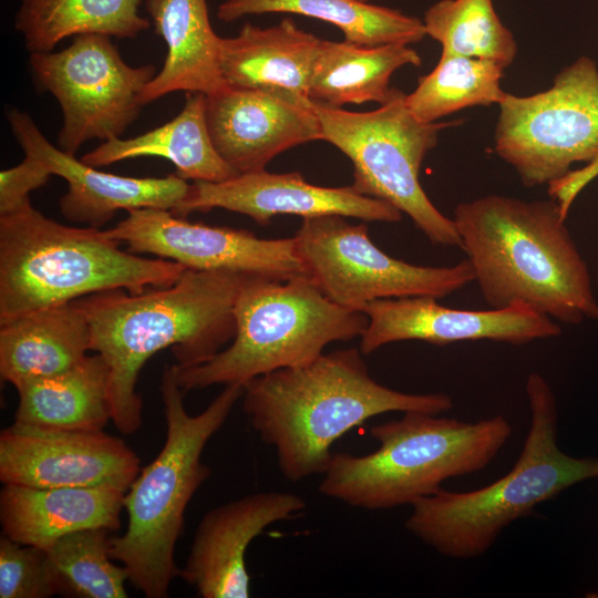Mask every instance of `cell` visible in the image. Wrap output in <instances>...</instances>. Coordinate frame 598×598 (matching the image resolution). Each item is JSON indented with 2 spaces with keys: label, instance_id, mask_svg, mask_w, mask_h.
I'll return each instance as SVG.
<instances>
[{
  "label": "cell",
  "instance_id": "6da1fadb",
  "mask_svg": "<svg viewBox=\"0 0 598 598\" xmlns=\"http://www.w3.org/2000/svg\"><path fill=\"white\" fill-rule=\"evenodd\" d=\"M249 276L186 269L167 287L140 293L112 289L74 300L90 326L91 351L110 368L112 422L121 433L142 425L136 383L152 355L171 347L178 368L194 367L234 339V308Z\"/></svg>",
  "mask_w": 598,
  "mask_h": 598
},
{
  "label": "cell",
  "instance_id": "7a4b0ae2",
  "mask_svg": "<svg viewBox=\"0 0 598 598\" xmlns=\"http://www.w3.org/2000/svg\"><path fill=\"white\" fill-rule=\"evenodd\" d=\"M452 219L489 308L523 305L574 326L598 321L588 266L555 199L487 195L458 204Z\"/></svg>",
  "mask_w": 598,
  "mask_h": 598
},
{
  "label": "cell",
  "instance_id": "3957f363",
  "mask_svg": "<svg viewBox=\"0 0 598 598\" xmlns=\"http://www.w3.org/2000/svg\"><path fill=\"white\" fill-rule=\"evenodd\" d=\"M362 355L355 348L323 352L306 365L275 370L244 385L243 409L260 440L275 448L286 480L323 474L331 445L373 416L453 409L448 394L405 393L380 384Z\"/></svg>",
  "mask_w": 598,
  "mask_h": 598
},
{
  "label": "cell",
  "instance_id": "277c9868",
  "mask_svg": "<svg viewBox=\"0 0 598 598\" xmlns=\"http://www.w3.org/2000/svg\"><path fill=\"white\" fill-rule=\"evenodd\" d=\"M120 245L105 230L48 218L31 202L0 216V323L101 291L167 287L187 269Z\"/></svg>",
  "mask_w": 598,
  "mask_h": 598
},
{
  "label": "cell",
  "instance_id": "5b68a950",
  "mask_svg": "<svg viewBox=\"0 0 598 598\" xmlns=\"http://www.w3.org/2000/svg\"><path fill=\"white\" fill-rule=\"evenodd\" d=\"M529 429L512 470L468 492L442 488L412 505L405 528L439 554L454 559L483 556L515 520L566 488L598 478V458L574 457L558 446V408L545 378L526 381Z\"/></svg>",
  "mask_w": 598,
  "mask_h": 598
},
{
  "label": "cell",
  "instance_id": "8992f818",
  "mask_svg": "<svg viewBox=\"0 0 598 598\" xmlns=\"http://www.w3.org/2000/svg\"><path fill=\"white\" fill-rule=\"evenodd\" d=\"M184 391L175 364L165 367L161 394L166 440L158 455L140 471L125 492L127 527L112 537L111 556L126 569L128 581L147 598H165L179 575L175 546L184 528L186 507L209 477L202 454L210 437L224 425L244 386L227 384L199 414L184 405Z\"/></svg>",
  "mask_w": 598,
  "mask_h": 598
},
{
  "label": "cell",
  "instance_id": "52a82bcc",
  "mask_svg": "<svg viewBox=\"0 0 598 598\" xmlns=\"http://www.w3.org/2000/svg\"><path fill=\"white\" fill-rule=\"evenodd\" d=\"M512 432L502 414L471 423L404 412L398 420L370 429L379 443L375 451L361 456L333 453L318 489L368 511L412 506L441 491L445 481L487 467Z\"/></svg>",
  "mask_w": 598,
  "mask_h": 598
},
{
  "label": "cell",
  "instance_id": "ba28073f",
  "mask_svg": "<svg viewBox=\"0 0 598 598\" xmlns=\"http://www.w3.org/2000/svg\"><path fill=\"white\" fill-rule=\"evenodd\" d=\"M234 315L236 332L226 349L198 365L175 364L184 392L215 384L244 386L268 372L306 365L328 344L361 337L369 321L364 312L330 300L308 276H249Z\"/></svg>",
  "mask_w": 598,
  "mask_h": 598
},
{
  "label": "cell",
  "instance_id": "9c48e42d",
  "mask_svg": "<svg viewBox=\"0 0 598 598\" xmlns=\"http://www.w3.org/2000/svg\"><path fill=\"white\" fill-rule=\"evenodd\" d=\"M322 140L353 165L352 186L406 214L434 245L460 247L454 220L443 215L420 185L425 155L451 122L423 123L405 105V94L392 87L389 100L369 112H350L313 102Z\"/></svg>",
  "mask_w": 598,
  "mask_h": 598
},
{
  "label": "cell",
  "instance_id": "30bf717a",
  "mask_svg": "<svg viewBox=\"0 0 598 598\" xmlns=\"http://www.w3.org/2000/svg\"><path fill=\"white\" fill-rule=\"evenodd\" d=\"M498 105L494 150L525 186L558 181L598 152V68L588 56L564 68L550 89L506 93Z\"/></svg>",
  "mask_w": 598,
  "mask_h": 598
},
{
  "label": "cell",
  "instance_id": "8fae6325",
  "mask_svg": "<svg viewBox=\"0 0 598 598\" xmlns=\"http://www.w3.org/2000/svg\"><path fill=\"white\" fill-rule=\"evenodd\" d=\"M340 215L302 218L295 240L306 274L333 302L361 311L371 301L429 296L436 299L474 281L471 264L431 267L395 259L370 238L365 224Z\"/></svg>",
  "mask_w": 598,
  "mask_h": 598
},
{
  "label": "cell",
  "instance_id": "7c38bea8",
  "mask_svg": "<svg viewBox=\"0 0 598 598\" xmlns=\"http://www.w3.org/2000/svg\"><path fill=\"white\" fill-rule=\"evenodd\" d=\"M37 84L59 102L58 147L74 155L90 140L118 138L140 115V97L157 74L153 64L128 65L110 37L80 34L59 52L30 53Z\"/></svg>",
  "mask_w": 598,
  "mask_h": 598
},
{
  "label": "cell",
  "instance_id": "4fadbf2b",
  "mask_svg": "<svg viewBox=\"0 0 598 598\" xmlns=\"http://www.w3.org/2000/svg\"><path fill=\"white\" fill-rule=\"evenodd\" d=\"M105 231L133 254L155 255L187 269L279 280L307 276L295 237L260 238L245 229L190 223L158 208L128 210L125 219Z\"/></svg>",
  "mask_w": 598,
  "mask_h": 598
},
{
  "label": "cell",
  "instance_id": "5bb4252c",
  "mask_svg": "<svg viewBox=\"0 0 598 598\" xmlns=\"http://www.w3.org/2000/svg\"><path fill=\"white\" fill-rule=\"evenodd\" d=\"M140 457L102 431H75L13 422L0 433V481L31 487H109L126 492Z\"/></svg>",
  "mask_w": 598,
  "mask_h": 598
},
{
  "label": "cell",
  "instance_id": "9a60e30c",
  "mask_svg": "<svg viewBox=\"0 0 598 598\" xmlns=\"http://www.w3.org/2000/svg\"><path fill=\"white\" fill-rule=\"evenodd\" d=\"M361 311L369 320L360 337L359 350L363 355L405 340L435 346L474 340L520 346L561 332L555 320L523 305L463 310L444 307L434 297L414 296L374 300Z\"/></svg>",
  "mask_w": 598,
  "mask_h": 598
},
{
  "label": "cell",
  "instance_id": "2e32d148",
  "mask_svg": "<svg viewBox=\"0 0 598 598\" xmlns=\"http://www.w3.org/2000/svg\"><path fill=\"white\" fill-rule=\"evenodd\" d=\"M213 208L239 213L259 225L277 215L302 218L340 215L365 221L396 223L402 213L393 205L359 193L352 185L323 187L308 183L299 172L269 173L266 169L243 173L228 181H195L187 196L171 212L186 218L194 212Z\"/></svg>",
  "mask_w": 598,
  "mask_h": 598
},
{
  "label": "cell",
  "instance_id": "e0dca14e",
  "mask_svg": "<svg viewBox=\"0 0 598 598\" xmlns=\"http://www.w3.org/2000/svg\"><path fill=\"white\" fill-rule=\"evenodd\" d=\"M205 112L217 152L239 174L265 169L278 154L322 140L313 102L287 91L227 85L206 95Z\"/></svg>",
  "mask_w": 598,
  "mask_h": 598
},
{
  "label": "cell",
  "instance_id": "ac0fdd59",
  "mask_svg": "<svg viewBox=\"0 0 598 598\" xmlns=\"http://www.w3.org/2000/svg\"><path fill=\"white\" fill-rule=\"evenodd\" d=\"M7 118L24 154L66 181L68 190L59 207L70 221L101 229L120 209L173 212L189 192L190 184L176 174L140 178L99 171L51 144L28 113L11 109Z\"/></svg>",
  "mask_w": 598,
  "mask_h": 598
},
{
  "label": "cell",
  "instance_id": "d6986e66",
  "mask_svg": "<svg viewBox=\"0 0 598 598\" xmlns=\"http://www.w3.org/2000/svg\"><path fill=\"white\" fill-rule=\"evenodd\" d=\"M306 506V501L296 493L268 491L210 509L198 524L179 576L202 598H248L249 544L265 528L296 517Z\"/></svg>",
  "mask_w": 598,
  "mask_h": 598
},
{
  "label": "cell",
  "instance_id": "ffe728a7",
  "mask_svg": "<svg viewBox=\"0 0 598 598\" xmlns=\"http://www.w3.org/2000/svg\"><path fill=\"white\" fill-rule=\"evenodd\" d=\"M125 492L109 487H31L4 484L0 522L8 538L42 549L87 528L116 532Z\"/></svg>",
  "mask_w": 598,
  "mask_h": 598
},
{
  "label": "cell",
  "instance_id": "44dd1931",
  "mask_svg": "<svg viewBox=\"0 0 598 598\" xmlns=\"http://www.w3.org/2000/svg\"><path fill=\"white\" fill-rule=\"evenodd\" d=\"M155 33L167 45L163 68L146 85L144 106L173 92L210 95L227 86L219 66V39L206 0H144Z\"/></svg>",
  "mask_w": 598,
  "mask_h": 598
},
{
  "label": "cell",
  "instance_id": "7402d4cb",
  "mask_svg": "<svg viewBox=\"0 0 598 598\" xmlns=\"http://www.w3.org/2000/svg\"><path fill=\"white\" fill-rule=\"evenodd\" d=\"M320 40L290 18L268 28L246 23L236 37L219 39L221 75L230 86L281 90L309 99Z\"/></svg>",
  "mask_w": 598,
  "mask_h": 598
},
{
  "label": "cell",
  "instance_id": "603a6c76",
  "mask_svg": "<svg viewBox=\"0 0 598 598\" xmlns=\"http://www.w3.org/2000/svg\"><path fill=\"white\" fill-rule=\"evenodd\" d=\"M87 351L90 326L74 301L0 323V374L16 388L73 368Z\"/></svg>",
  "mask_w": 598,
  "mask_h": 598
},
{
  "label": "cell",
  "instance_id": "cb8c5ba5",
  "mask_svg": "<svg viewBox=\"0 0 598 598\" xmlns=\"http://www.w3.org/2000/svg\"><path fill=\"white\" fill-rule=\"evenodd\" d=\"M206 95L187 93L184 107L169 122L142 135L103 142L80 159L94 167L157 156L171 161L184 179L219 183L239 173L217 152L206 122Z\"/></svg>",
  "mask_w": 598,
  "mask_h": 598
},
{
  "label": "cell",
  "instance_id": "d4e9b609",
  "mask_svg": "<svg viewBox=\"0 0 598 598\" xmlns=\"http://www.w3.org/2000/svg\"><path fill=\"white\" fill-rule=\"evenodd\" d=\"M16 389V423L102 431L112 421L110 368L99 353L86 355L64 372L27 381Z\"/></svg>",
  "mask_w": 598,
  "mask_h": 598
},
{
  "label": "cell",
  "instance_id": "484cf974",
  "mask_svg": "<svg viewBox=\"0 0 598 598\" xmlns=\"http://www.w3.org/2000/svg\"><path fill=\"white\" fill-rule=\"evenodd\" d=\"M421 63L419 53L408 44L363 47L321 39L308 96L315 103L337 109L367 102L381 105L391 95L392 74L402 66Z\"/></svg>",
  "mask_w": 598,
  "mask_h": 598
},
{
  "label": "cell",
  "instance_id": "4316f807",
  "mask_svg": "<svg viewBox=\"0 0 598 598\" xmlns=\"http://www.w3.org/2000/svg\"><path fill=\"white\" fill-rule=\"evenodd\" d=\"M264 13L316 18L339 28L344 41L363 47L410 45L426 37L421 19L360 0H226L217 9V18L226 23Z\"/></svg>",
  "mask_w": 598,
  "mask_h": 598
},
{
  "label": "cell",
  "instance_id": "83f0119b",
  "mask_svg": "<svg viewBox=\"0 0 598 598\" xmlns=\"http://www.w3.org/2000/svg\"><path fill=\"white\" fill-rule=\"evenodd\" d=\"M143 0H21L14 28L30 53L52 52L59 42L80 34L134 39L151 22L138 8Z\"/></svg>",
  "mask_w": 598,
  "mask_h": 598
},
{
  "label": "cell",
  "instance_id": "f1b7e54d",
  "mask_svg": "<svg viewBox=\"0 0 598 598\" xmlns=\"http://www.w3.org/2000/svg\"><path fill=\"white\" fill-rule=\"evenodd\" d=\"M504 70L491 60L441 54L436 66L405 94V105L420 122L434 123L465 107L499 104L506 94L499 85Z\"/></svg>",
  "mask_w": 598,
  "mask_h": 598
},
{
  "label": "cell",
  "instance_id": "f546056e",
  "mask_svg": "<svg viewBox=\"0 0 598 598\" xmlns=\"http://www.w3.org/2000/svg\"><path fill=\"white\" fill-rule=\"evenodd\" d=\"M422 21L426 35L441 44V54L491 60L504 69L515 59L516 41L493 0H440L425 11Z\"/></svg>",
  "mask_w": 598,
  "mask_h": 598
},
{
  "label": "cell",
  "instance_id": "4dcf8cb0",
  "mask_svg": "<svg viewBox=\"0 0 598 598\" xmlns=\"http://www.w3.org/2000/svg\"><path fill=\"white\" fill-rule=\"evenodd\" d=\"M111 530L87 528L68 534L47 550L56 595L126 598L128 575L112 560Z\"/></svg>",
  "mask_w": 598,
  "mask_h": 598
},
{
  "label": "cell",
  "instance_id": "1f68e13d",
  "mask_svg": "<svg viewBox=\"0 0 598 598\" xmlns=\"http://www.w3.org/2000/svg\"><path fill=\"white\" fill-rule=\"evenodd\" d=\"M56 595L47 550L0 538V598H48Z\"/></svg>",
  "mask_w": 598,
  "mask_h": 598
},
{
  "label": "cell",
  "instance_id": "d6a6232c",
  "mask_svg": "<svg viewBox=\"0 0 598 598\" xmlns=\"http://www.w3.org/2000/svg\"><path fill=\"white\" fill-rule=\"evenodd\" d=\"M51 175L42 162L29 155L17 166L1 171L0 216L13 213L29 203V194L45 185Z\"/></svg>",
  "mask_w": 598,
  "mask_h": 598
},
{
  "label": "cell",
  "instance_id": "836d02e7",
  "mask_svg": "<svg viewBox=\"0 0 598 598\" xmlns=\"http://www.w3.org/2000/svg\"><path fill=\"white\" fill-rule=\"evenodd\" d=\"M598 176V152L587 162V165L575 171H569L564 177L548 184V194L555 199L563 215L567 218L569 208L580 193L594 178Z\"/></svg>",
  "mask_w": 598,
  "mask_h": 598
},
{
  "label": "cell",
  "instance_id": "e575fe53",
  "mask_svg": "<svg viewBox=\"0 0 598 598\" xmlns=\"http://www.w3.org/2000/svg\"><path fill=\"white\" fill-rule=\"evenodd\" d=\"M360 1H363V2H369L370 0H360Z\"/></svg>",
  "mask_w": 598,
  "mask_h": 598
}]
</instances>
